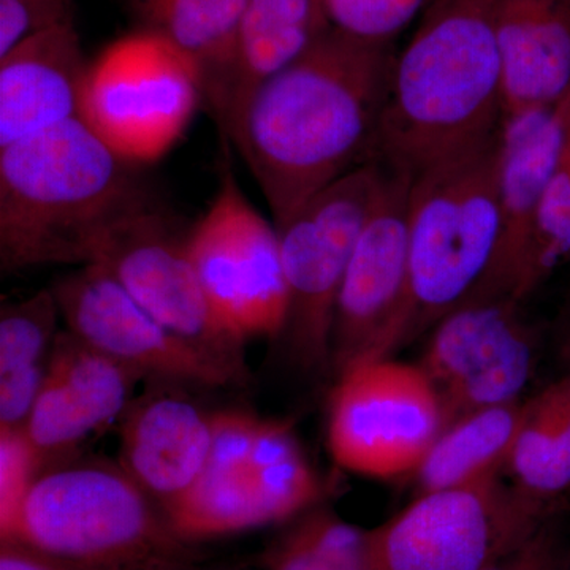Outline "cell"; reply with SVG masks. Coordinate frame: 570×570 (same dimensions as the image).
<instances>
[{
	"instance_id": "obj_23",
	"label": "cell",
	"mask_w": 570,
	"mask_h": 570,
	"mask_svg": "<svg viewBox=\"0 0 570 570\" xmlns=\"http://www.w3.org/2000/svg\"><path fill=\"white\" fill-rule=\"evenodd\" d=\"M505 474L543 508L564 509L570 493V370L524 404Z\"/></svg>"
},
{
	"instance_id": "obj_37",
	"label": "cell",
	"mask_w": 570,
	"mask_h": 570,
	"mask_svg": "<svg viewBox=\"0 0 570 570\" xmlns=\"http://www.w3.org/2000/svg\"><path fill=\"white\" fill-rule=\"evenodd\" d=\"M174 570H214V569H202V568H198L197 564H193V566H186V568H179V569H174ZM223 570V569H220Z\"/></svg>"
},
{
	"instance_id": "obj_5",
	"label": "cell",
	"mask_w": 570,
	"mask_h": 570,
	"mask_svg": "<svg viewBox=\"0 0 570 570\" xmlns=\"http://www.w3.org/2000/svg\"><path fill=\"white\" fill-rule=\"evenodd\" d=\"M0 535L99 568L174 570L200 561L195 546L176 538L163 509L121 464L107 460L45 468Z\"/></svg>"
},
{
	"instance_id": "obj_18",
	"label": "cell",
	"mask_w": 570,
	"mask_h": 570,
	"mask_svg": "<svg viewBox=\"0 0 570 570\" xmlns=\"http://www.w3.org/2000/svg\"><path fill=\"white\" fill-rule=\"evenodd\" d=\"M261 417L245 409L213 411V442L204 471L165 512L176 538L206 540L261 530L249 480V456Z\"/></svg>"
},
{
	"instance_id": "obj_10",
	"label": "cell",
	"mask_w": 570,
	"mask_h": 570,
	"mask_svg": "<svg viewBox=\"0 0 570 570\" xmlns=\"http://www.w3.org/2000/svg\"><path fill=\"white\" fill-rule=\"evenodd\" d=\"M442 430L441 404L419 365L370 360L335 379L326 445L348 472L373 479L412 475Z\"/></svg>"
},
{
	"instance_id": "obj_32",
	"label": "cell",
	"mask_w": 570,
	"mask_h": 570,
	"mask_svg": "<svg viewBox=\"0 0 570 570\" xmlns=\"http://www.w3.org/2000/svg\"><path fill=\"white\" fill-rule=\"evenodd\" d=\"M67 22H73V0H0V58Z\"/></svg>"
},
{
	"instance_id": "obj_26",
	"label": "cell",
	"mask_w": 570,
	"mask_h": 570,
	"mask_svg": "<svg viewBox=\"0 0 570 570\" xmlns=\"http://www.w3.org/2000/svg\"><path fill=\"white\" fill-rule=\"evenodd\" d=\"M48 370L62 379L96 431L121 419L135 397V385L146 381L140 371L89 346L69 330L59 332Z\"/></svg>"
},
{
	"instance_id": "obj_2",
	"label": "cell",
	"mask_w": 570,
	"mask_h": 570,
	"mask_svg": "<svg viewBox=\"0 0 570 570\" xmlns=\"http://www.w3.org/2000/svg\"><path fill=\"white\" fill-rule=\"evenodd\" d=\"M502 121L497 0H431L393 63L373 160L414 176Z\"/></svg>"
},
{
	"instance_id": "obj_11",
	"label": "cell",
	"mask_w": 570,
	"mask_h": 570,
	"mask_svg": "<svg viewBox=\"0 0 570 570\" xmlns=\"http://www.w3.org/2000/svg\"><path fill=\"white\" fill-rule=\"evenodd\" d=\"M187 232L151 204L112 225L97 246L100 264L153 317L249 382L245 344L214 309L200 283Z\"/></svg>"
},
{
	"instance_id": "obj_13",
	"label": "cell",
	"mask_w": 570,
	"mask_h": 570,
	"mask_svg": "<svg viewBox=\"0 0 570 570\" xmlns=\"http://www.w3.org/2000/svg\"><path fill=\"white\" fill-rule=\"evenodd\" d=\"M535 363V332L510 298H478L431 328L420 370L433 385L444 428L519 401Z\"/></svg>"
},
{
	"instance_id": "obj_1",
	"label": "cell",
	"mask_w": 570,
	"mask_h": 570,
	"mask_svg": "<svg viewBox=\"0 0 570 570\" xmlns=\"http://www.w3.org/2000/svg\"><path fill=\"white\" fill-rule=\"evenodd\" d=\"M393 63L390 45L332 26L247 100L227 140L249 167L275 225L373 160Z\"/></svg>"
},
{
	"instance_id": "obj_36",
	"label": "cell",
	"mask_w": 570,
	"mask_h": 570,
	"mask_svg": "<svg viewBox=\"0 0 570 570\" xmlns=\"http://www.w3.org/2000/svg\"><path fill=\"white\" fill-rule=\"evenodd\" d=\"M558 570H570V539H566L564 551H562L560 568Z\"/></svg>"
},
{
	"instance_id": "obj_8",
	"label": "cell",
	"mask_w": 570,
	"mask_h": 570,
	"mask_svg": "<svg viewBox=\"0 0 570 570\" xmlns=\"http://www.w3.org/2000/svg\"><path fill=\"white\" fill-rule=\"evenodd\" d=\"M200 108L197 67L159 33L140 29L124 36L89 62L81 119L129 163L160 159Z\"/></svg>"
},
{
	"instance_id": "obj_35",
	"label": "cell",
	"mask_w": 570,
	"mask_h": 570,
	"mask_svg": "<svg viewBox=\"0 0 570 570\" xmlns=\"http://www.w3.org/2000/svg\"><path fill=\"white\" fill-rule=\"evenodd\" d=\"M557 344L566 370H570V295L558 318Z\"/></svg>"
},
{
	"instance_id": "obj_15",
	"label": "cell",
	"mask_w": 570,
	"mask_h": 570,
	"mask_svg": "<svg viewBox=\"0 0 570 570\" xmlns=\"http://www.w3.org/2000/svg\"><path fill=\"white\" fill-rule=\"evenodd\" d=\"M145 382V392L118 420V463L165 515L204 471L213 442V412L187 395L186 384Z\"/></svg>"
},
{
	"instance_id": "obj_30",
	"label": "cell",
	"mask_w": 570,
	"mask_h": 570,
	"mask_svg": "<svg viewBox=\"0 0 570 570\" xmlns=\"http://www.w3.org/2000/svg\"><path fill=\"white\" fill-rule=\"evenodd\" d=\"M431 0H324L326 14L337 31L390 45L397 33L423 13Z\"/></svg>"
},
{
	"instance_id": "obj_31",
	"label": "cell",
	"mask_w": 570,
	"mask_h": 570,
	"mask_svg": "<svg viewBox=\"0 0 570 570\" xmlns=\"http://www.w3.org/2000/svg\"><path fill=\"white\" fill-rule=\"evenodd\" d=\"M47 468L24 430L0 428V534H3L33 482Z\"/></svg>"
},
{
	"instance_id": "obj_28",
	"label": "cell",
	"mask_w": 570,
	"mask_h": 570,
	"mask_svg": "<svg viewBox=\"0 0 570 570\" xmlns=\"http://www.w3.org/2000/svg\"><path fill=\"white\" fill-rule=\"evenodd\" d=\"M58 299L43 288L0 309V377L48 371L58 340Z\"/></svg>"
},
{
	"instance_id": "obj_22",
	"label": "cell",
	"mask_w": 570,
	"mask_h": 570,
	"mask_svg": "<svg viewBox=\"0 0 570 570\" xmlns=\"http://www.w3.org/2000/svg\"><path fill=\"white\" fill-rule=\"evenodd\" d=\"M527 401L483 409L444 428L414 472L415 497L456 489L504 472Z\"/></svg>"
},
{
	"instance_id": "obj_7",
	"label": "cell",
	"mask_w": 570,
	"mask_h": 570,
	"mask_svg": "<svg viewBox=\"0 0 570 570\" xmlns=\"http://www.w3.org/2000/svg\"><path fill=\"white\" fill-rule=\"evenodd\" d=\"M385 171L379 160L360 165L276 225L288 291L281 337L305 373L332 376L337 295Z\"/></svg>"
},
{
	"instance_id": "obj_12",
	"label": "cell",
	"mask_w": 570,
	"mask_h": 570,
	"mask_svg": "<svg viewBox=\"0 0 570 570\" xmlns=\"http://www.w3.org/2000/svg\"><path fill=\"white\" fill-rule=\"evenodd\" d=\"M387 168V167H385ZM412 175L387 168L352 250L332 330L333 381L401 348L409 307Z\"/></svg>"
},
{
	"instance_id": "obj_16",
	"label": "cell",
	"mask_w": 570,
	"mask_h": 570,
	"mask_svg": "<svg viewBox=\"0 0 570 570\" xmlns=\"http://www.w3.org/2000/svg\"><path fill=\"white\" fill-rule=\"evenodd\" d=\"M570 94L550 108L508 116L501 126L502 232L489 275L468 299L509 298L540 198L568 140Z\"/></svg>"
},
{
	"instance_id": "obj_20",
	"label": "cell",
	"mask_w": 570,
	"mask_h": 570,
	"mask_svg": "<svg viewBox=\"0 0 570 570\" xmlns=\"http://www.w3.org/2000/svg\"><path fill=\"white\" fill-rule=\"evenodd\" d=\"M247 0H129L142 29L159 33L194 62L204 110L220 137L230 121L239 24Z\"/></svg>"
},
{
	"instance_id": "obj_34",
	"label": "cell",
	"mask_w": 570,
	"mask_h": 570,
	"mask_svg": "<svg viewBox=\"0 0 570 570\" xmlns=\"http://www.w3.org/2000/svg\"><path fill=\"white\" fill-rule=\"evenodd\" d=\"M0 570H118L99 568V566L81 564L62 558L52 557L18 542V540H0Z\"/></svg>"
},
{
	"instance_id": "obj_29",
	"label": "cell",
	"mask_w": 570,
	"mask_h": 570,
	"mask_svg": "<svg viewBox=\"0 0 570 570\" xmlns=\"http://www.w3.org/2000/svg\"><path fill=\"white\" fill-rule=\"evenodd\" d=\"M24 433L47 466H50L58 463V456L70 455L97 431L62 379L48 370L26 422Z\"/></svg>"
},
{
	"instance_id": "obj_17",
	"label": "cell",
	"mask_w": 570,
	"mask_h": 570,
	"mask_svg": "<svg viewBox=\"0 0 570 570\" xmlns=\"http://www.w3.org/2000/svg\"><path fill=\"white\" fill-rule=\"evenodd\" d=\"M88 69L73 22L37 33L0 58V148L81 118Z\"/></svg>"
},
{
	"instance_id": "obj_3",
	"label": "cell",
	"mask_w": 570,
	"mask_h": 570,
	"mask_svg": "<svg viewBox=\"0 0 570 570\" xmlns=\"http://www.w3.org/2000/svg\"><path fill=\"white\" fill-rule=\"evenodd\" d=\"M138 165L81 118L0 148V268L91 264L112 225L151 205Z\"/></svg>"
},
{
	"instance_id": "obj_21",
	"label": "cell",
	"mask_w": 570,
	"mask_h": 570,
	"mask_svg": "<svg viewBox=\"0 0 570 570\" xmlns=\"http://www.w3.org/2000/svg\"><path fill=\"white\" fill-rule=\"evenodd\" d=\"M324 0H247L238 32L230 135L236 116L264 82L287 69L328 29Z\"/></svg>"
},
{
	"instance_id": "obj_25",
	"label": "cell",
	"mask_w": 570,
	"mask_h": 570,
	"mask_svg": "<svg viewBox=\"0 0 570 570\" xmlns=\"http://www.w3.org/2000/svg\"><path fill=\"white\" fill-rule=\"evenodd\" d=\"M258 566L264 570H370L367 530L322 502L281 524L258 554Z\"/></svg>"
},
{
	"instance_id": "obj_4",
	"label": "cell",
	"mask_w": 570,
	"mask_h": 570,
	"mask_svg": "<svg viewBox=\"0 0 570 570\" xmlns=\"http://www.w3.org/2000/svg\"><path fill=\"white\" fill-rule=\"evenodd\" d=\"M499 154L501 127L412 176L401 347L466 303L489 275L502 232Z\"/></svg>"
},
{
	"instance_id": "obj_9",
	"label": "cell",
	"mask_w": 570,
	"mask_h": 570,
	"mask_svg": "<svg viewBox=\"0 0 570 570\" xmlns=\"http://www.w3.org/2000/svg\"><path fill=\"white\" fill-rule=\"evenodd\" d=\"M219 186L204 216L187 232V249L214 309L242 340L283 335L288 309L279 235L257 212L232 167L223 138Z\"/></svg>"
},
{
	"instance_id": "obj_6",
	"label": "cell",
	"mask_w": 570,
	"mask_h": 570,
	"mask_svg": "<svg viewBox=\"0 0 570 570\" xmlns=\"http://www.w3.org/2000/svg\"><path fill=\"white\" fill-rule=\"evenodd\" d=\"M504 472L420 494L367 530L370 570H483L561 515L505 482Z\"/></svg>"
},
{
	"instance_id": "obj_27",
	"label": "cell",
	"mask_w": 570,
	"mask_h": 570,
	"mask_svg": "<svg viewBox=\"0 0 570 570\" xmlns=\"http://www.w3.org/2000/svg\"><path fill=\"white\" fill-rule=\"evenodd\" d=\"M570 264V130L551 174L509 298L523 305L561 266Z\"/></svg>"
},
{
	"instance_id": "obj_24",
	"label": "cell",
	"mask_w": 570,
	"mask_h": 570,
	"mask_svg": "<svg viewBox=\"0 0 570 570\" xmlns=\"http://www.w3.org/2000/svg\"><path fill=\"white\" fill-rule=\"evenodd\" d=\"M261 527H281L325 502L326 489L288 419L261 417L249 456Z\"/></svg>"
},
{
	"instance_id": "obj_19",
	"label": "cell",
	"mask_w": 570,
	"mask_h": 570,
	"mask_svg": "<svg viewBox=\"0 0 570 570\" xmlns=\"http://www.w3.org/2000/svg\"><path fill=\"white\" fill-rule=\"evenodd\" d=\"M504 118L570 94V0H497Z\"/></svg>"
},
{
	"instance_id": "obj_33",
	"label": "cell",
	"mask_w": 570,
	"mask_h": 570,
	"mask_svg": "<svg viewBox=\"0 0 570 570\" xmlns=\"http://www.w3.org/2000/svg\"><path fill=\"white\" fill-rule=\"evenodd\" d=\"M560 517L547 521L527 542L483 570H558L566 546Z\"/></svg>"
},
{
	"instance_id": "obj_14",
	"label": "cell",
	"mask_w": 570,
	"mask_h": 570,
	"mask_svg": "<svg viewBox=\"0 0 570 570\" xmlns=\"http://www.w3.org/2000/svg\"><path fill=\"white\" fill-rule=\"evenodd\" d=\"M66 330L148 379L194 387L246 385L219 360L160 324L100 264H86L51 287Z\"/></svg>"
}]
</instances>
